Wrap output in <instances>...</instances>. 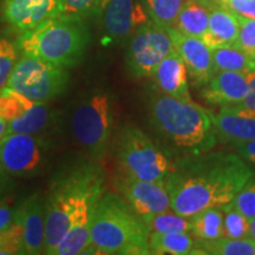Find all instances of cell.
I'll list each match as a JSON object with an SVG mask.
<instances>
[{
  "mask_svg": "<svg viewBox=\"0 0 255 255\" xmlns=\"http://www.w3.org/2000/svg\"><path fill=\"white\" fill-rule=\"evenodd\" d=\"M254 176V169L239 154L208 151L180 159L165 178L164 186L170 196L171 210L189 218L232 202Z\"/></svg>",
  "mask_w": 255,
  "mask_h": 255,
  "instance_id": "cell-1",
  "label": "cell"
},
{
  "mask_svg": "<svg viewBox=\"0 0 255 255\" xmlns=\"http://www.w3.org/2000/svg\"><path fill=\"white\" fill-rule=\"evenodd\" d=\"M150 231L120 194H103L92 218L90 245L83 254L148 255Z\"/></svg>",
  "mask_w": 255,
  "mask_h": 255,
  "instance_id": "cell-2",
  "label": "cell"
},
{
  "mask_svg": "<svg viewBox=\"0 0 255 255\" xmlns=\"http://www.w3.org/2000/svg\"><path fill=\"white\" fill-rule=\"evenodd\" d=\"M150 120L168 142L189 155L212 151L218 143L209 111L193 101L162 94L151 102Z\"/></svg>",
  "mask_w": 255,
  "mask_h": 255,
  "instance_id": "cell-3",
  "label": "cell"
},
{
  "mask_svg": "<svg viewBox=\"0 0 255 255\" xmlns=\"http://www.w3.org/2000/svg\"><path fill=\"white\" fill-rule=\"evenodd\" d=\"M89 41L90 33L83 18L62 14L20 33L17 44L21 55L69 69L81 62Z\"/></svg>",
  "mask_w": 255,
  "mask_h": 255,
  "instance_id": "cell-4",
  "label": "cell"
},
{
  "mask_svg": "<svg viewBox=\"0 0 255 255\" xmlns=\"http://www.w3.org/2000/svg\"><path fill=\"white\" fill-rule=\"evenodd\" d=\"M104 174L100 163L82 162L58 174L51 184L45 199V252L52 255L69 226L76 202L95 178Z\"/></svg>",
  "mask_w": 255,
  "mask_h": 255,
  "instance_id": "cell-5",
  "label": "cell"
},
{
  "mask_svg": "<svg viewBox=\"0 0 255 255\" xmlns=\"http://www.w3.org/2000/svg\"><path fill=\"white\" fill-rule=\"evenodd\" d=\"M114 128L111 92L97 89L88 92L76 105L71 117L73 137L92 157L107 151Z\"/></svg>",
  "mask_w": 255,
  "mask_h": 255,
  "instance_id": "cell-6",
  "label": "cell"
},
{
  "mask_svg": "<svg viewBox=\"0 0 255 255\" xmlns=\"http://www.w3.org/2000/svg\"><path fill=\"white\" fill-rule=\"evenodd\" d=\"M117 157L122 173L138 180L164 184L173 170L168 155L158 148L141 129L127 126L117 142Z\"/></svg>",
  "mask_w": 255,
  "mask_h": 255,
  "instance_id": "cell-7",
  "label": "cell"
},
{
  "mask_svg": "<svg viewBox=\"0 0 255 255\" xmlns=\"http://www.w3.org/2000/svg\"><path fill=\"white\" fill-rule=\"evenodd\" d=\"M68 83V69L20 53L7 88L13 89L37 103H47L63 94Z\"/></svg>",
  "mask_w": 255,
  "mask_h": 255,
  "instance_id": "cell-8",
  "label": "cell"
},
{
  "mask_svg": "<svg viewBox=\"0 0 255 255\" xmlns=\"http://www.w3.org/2000/svg\"><path fill=\"white\" fill-rule=\"evenodd\" d=\"M174 50L168 28L149 20L131 34L127 51L128 68L137 78L152 77L162 60Z\"/></svg>",
  "mask_w": 255,
  "mask_h": 255,
  "instance_id": "cell-9",
  "label": "cell"
},
{
  "mask_svg": "<svg viewBox=\"0 0 255 255\" xmlns=\"http://www.w3.org/2000/svg\"><path fill=\"white\" fill-rule=\"evenodd\" d=\"M105 173L95 178L76 202L65 234L57 245L52 255L83 254L90 245V233L94 213L104 194Z\"/></svg>",
  "mask_w": 255,
  "mask_h": 255,
  "instance_id": "cell-10",
  "label": "cell"
},
{
  "mask_svg": "<svg viewBox=\"0 0 255 255\" xmlns=\"http://www.w3.org/2000/svg\"><path fill=\"white\" fill-rule=\"evenodd\" d=\"M47 152L49 144L38 135L11 133L0 141V159L8 176H37L44 168Z\"/></svg>",
  "mask_w": 255,
  "mask_h": 255,
  "instance_id": "cell-11",
  "label": "cell"
},
{
  "mask_svg": "<svg viewBox=\"0 0 255 255\" xmlns=\"http://www.w3.org/2000/svg\"><path fill=\"white\" fill-rule=\"evenodd\" d=\"M115 187L144 223L156 214L171 210L170 196L164 184L138 180L121 171L115 178Z\"/></svg>",
  "mask_w": 255,
  "mask_h": 255,
  "instance_id": "cell-12",
  "label": "cell"
},
{
  "mask_svg": "<svg viewBox=\"0 0 255 255\" xmlns=\"http://www.w3.org/2000/svg\"><path fill=\"white\" fill-rule=\"evenodd\" d=\"M64 14L63 0H1L0 15L12 30L24 33Z\"/></svg>",
  "mask_w": 255,
  "mask_h": 255,
  "instance_id": "cell-13",
  "label": "cell"
},
{
  "mask_svg": "<svg viewBox=\"0 0 255 255\" xmlns=\"http://www.w3.org/2000/svg\"><path fill=\"white\" fill-rule=\"evenodd\" d=\"M174 49L183 59L194 87L202 88L214 75L212 49L201 38L188 36L176 28H168Z\"/></svg>",
  "mask_w": 255,
  "mask_h": 255,
  "instance_id": "cell-14",
  "label": "cell"
},
{
  "mask_svg": "<svg viewBox=\"0 0 255 255\" xmlns=\"http://www.w3.org/2000/svg\"><path fill=\"white\" fill-rule=\"evenodd\" d=\"M102 14L105 33L113 40L126 39L150 20L141 0H109Z\"/></svg>",
  "mask_w": 255,
  "mask_h": 255,
  "instance_id": "cell-15",
  "label": "cell"
},
{
  "mask_svg": "<svg viewBox=\"0 0 255 255\" xmlns=\"http://www.w3.org/2000/svg\"><path fill=\"white\" fill-rule=\"evenodd\" d=\"M15 218L23 232L24 254L38 255L45 252V200L33 194L18 207Z\"/></svg>",
  "mask_w": 255,
  "mask_h": 255,
  "instance_id": "cell-16",
  "label": "cell"
},
{
  "mask_svg": "<svg viewBox=\"0 0 255 255\" xmlns=\"http://www.w3.org/2000/svg\"><path fill=\"white\" fill-rule=\"evenodd\" d=\"M248 91L247 76L241 72L219 71L202 87V97L220 109H228L244 101Z\"/></svg>",
  "mask_w": 255,
  "mask_h": 255,
  "instance_id": "cell-17",
  "label": "cell"
},
{
  "mask_svg": "<svg viewBox=\"0 0 255 255\" xmlns=\"http://www.w3.org/2000/svg\"><path fill=\"white\" fill-rule=\"evenodd\" d=\"M188 76L186 64L174 50L167 58L162 60L155 70L152 78L163 95L181 101H191Z\"/></svg>",
  "mask_w": 255,
  "mask_h": 255,
  "instance_id": "cell-18",
  "label": "cell"
},
{
  "mask_svg": "<svg viewBox=\"0 0 255 255\" xmlns=\"http://www.w3.org/2000/svg\"><path fill=\"white\" fill-rule=\"evenodd\" d=\"M210 114L218 139L225 143L246 142L255 139V117L244 116L229 110L220 109Z\"/></svg>",
  "mask_w": 255,
  "mask_h": 255,
  "instance_id": "cell-19",
  "label": "cell"
},
{
  "mask_svg": "<svg viewBox=\"0 0 255 255\" xmlns=\"http://www.w3.org/2000/svg\"><path fill=\"white\" fill-rule=\"evenodd\" d=\"M240 23L237 13L223 6L210 8L208 30L202 40L210 49L234 45L238 39Z\"/></svg>",
  "mask_w": 255,
  "mask_h": 255,
  "instance_id": "cell-20",
  "label": "cell"
},
{
  "mask_svg": "<svg viewBox=\"0 0 255 255\" xmlns=\"http://www.w3.org/2000/svg\"><path fill=\"white\" fill-rule=\"evenodd\" d=\"M149 248L150 254L155 255H202L199 240L189 232L150 233Z\"/></svg>",
  "mask_w": 255,
  "mask_h": 255,
  "instance_id": "cell-21",
  "label": "cell"
},
{
  "mask_svg": "<svg viewBox=\"0 0 255 255\" xmlns=\"http://www.w3.org/2000/svg\"><path fill=\"white\" fill-rule=\"evenodd\" d=\"M210 8L201 0H186L174 28L188 36L202 39L208 30Z\"/></svg>",
  "mask_w": 255,
  "mask_h": 255,
  "instance_id": "cell-22",
  "label": "cell"
},
{
  "mask_svg": "<svg viewBox=\"0 0 255 255\" xmlns=\"http://www.w3.org/2000/svg\"><path fill=\"white\" fill-rule=\"evenodd\" d=\"M214 73L219 71H234L246 73L255 70V60L245 51L231 45L212 50Z\"/></svg>",
  "mask_w": 255,
  "mask_h": 255,
  "instance_id": "cell-23",
  "label": "cell"
},
{
  "mask_svg": "<svg viewBox=\"0 0 255 255\" xmlns=\"http://www.w3.org/2000/svg\"><path fill=\"white\" fill-rule=\"evenodd\" d=\"M190 233L199 240H216L225 237L223 234V214L219 207L208 208L189 216Z\"/></svg>",
  "mask_w": 255,
  "mask_h": 255,
  "instance_id": "cell-24",
  "label": "cell"
},
{
  "mask_svg": "<svg viewBox=\"0 0 255 255\" xmlns=\"http://www.w3.org/2000/svg\"><path fill=\"white\" fill-rule=\"evenodd\" d=\"M50 120L51 116L47 104L36 103L19 119L7 123V135L11 133L39 135L49 126Z\"/></svg>",
  "mask_w": 255,
  "mask_h": 255,
  "instance_id": "cell-25",
  "label": "cell"
},
{
  "mask_svg": "<svg viewBox=\"0 0 255 255\" xmlns=\"http://www.w3.org/2000/svg\"><path fill=\"white\" fill-rule=\"evenodd\" d=\"M199 246L201 253L208 255H255V240L251 237L242 239L222 237L210 241L199 240Z\"/></svg>",
  "mask_w": 255,
  "mask_h": 255,
  "instance_id": "cell-26",
  "label": "cell"
},
{
  "mask_svg": "<svg viewBox=\"0 0 255 255\" xmlns=\"http://www.w3.org/2000/svg\"><path fill=\"white\" fill-rule=\"evenodd\" d=\"M150 20L165 28H170L180 14L186 0H141Z\"/></svg>",
  "mask_w": 255,
  "mask_h": 255,
  "instance_id": "cell-27",
  "label": "cell"
},
{
  "mask_svg": "<svg viewBox=\"0 0 255 255\" xmlns=\"http://www.w3.org/2000/svg\"><path fill=\"white\" fill-rule=\"evenodd\" d=\"M36 103L13 89L6 87L0 91V119L6 123L17 120Z\"/></svg>",
  "mask_w": 255,
  "mask_h": 255,
  "instance_id": "cell-28",
  "label": "cell"
},
{
  "mask_svg": "<svg viewBox=\"0 0 255 255\" xmlns=\"http://www.w3.org/2000/svg\"><path fill=\"white\" fill-rule=\"evenodd\" d=\"M145 225L150 233H159V234L181 232L190 233L191 229L190 218L176 214L173 210L154 215L145 222Z\"/></svg>",
  "mask_w": 255,
  "mask_h": 255,
  "instance_id": "cell-29",
  "label": "cell"
},
{
  "mask_svg": "<svg viewBox=\"0 0 255 255\" xmlns=\"http://www.w3.org/2000/svg\"><path fill=\"white\" fill-rule=\"evenodd\" d=\"M20 58L17 41L0 34V91L7 87L12 72Z\"/></svg>",
  "mask_w": 255,
  "mask_h": 255,
  "instance_id": "cell-30",
  "label": "cell"
},
{
  "mask_svg": "<svg viewBox=\"0 0 255 255\" xmlns=\"http://www.w3.org/2000/svg\"><path fill=\"white\" fill-rule=\"evenodd\" d=\"M223 214V234L231 239L250 237L251 220L232 205V202L220 207Z\"/></svg>",
  "mask_w": 255,
  "mask_h": 255,
  "instance_id": "cell-31",
  "label": "cell"
},
{
  "mask_svg": "<svg viewBox=\"0 0 255 255\" xmlns=\"http://www.w3.org/2000/svg\"><path fill=\"white\" fill-rule=\"evenodd\" d=\"M108 1L109 0H63L64 14L77 15L81 18L102 14Z\"/></svg>",
  "mask_w": 255,
  "mask_h": 255,
  "instance_id": "cell-32",
  "label": "cell"
},
{
  "mask_svg": "<svg viewBox=\"0 0 255 255\" xmlns=\"http://www.w3.org/2000/svg\"><path fill=\"white\" fill-rule=\"evenodd\" d=\"M232 205L246 218L255 219V177H252L232 201Z\"/></svg>",
  "mask_w": 255,
  "mask_h": 255,
  "instance_id": "cell-33",
  "label": "cell"
},
{
  "mask_svg": "<svg viewBox=\"0 0 255 255\" xmlns=\"http://www.w3.org/2000/svg\"><path fill=\"white\" fill-rule=\"evenodd\" d=\"M238 17L239 23H240V31H239L238 39L234 46L245 51L255 60V19L242 17L239 14Z\"/></svg>",
  "mask_w": 255,
  "mask_h": 255,
  "instance_id": "cell-34",
  "label": "cell"
},
{
  "mask_svg": "<svg viewBox=\"0 0 255 255\" xmlns=\"http://www.w3.org/2000/svg\"><path fill=\"white\" fill-rule=\"evenodd\" d=\"M247 81H248V91L245 96L244 101L234 107L228 108L232 113L244 115V116L255 117V70L246 73Z\"/></svg>",
  "mask_w": 255,
  "mask_h": 255,
  "instance_id": "cell-35",
  "label": "cell"
},
{
  "mask_svg": "<svg viewBox=\"0 0 255 255\" xmlns=\"http://www.w3.org/2000/svg\"><path fill=\"white\" fill-rule=\"evenodd\" d=\"M222 6L242 17L255 19V0H229Z\"/></svg>",
  "mask_w": 255,
  "mask_h": 255,
  "instance_id": "cell-36",
  "label": "cell"
},
{
  "mask_svg": "<svg viewBox=\"0 0 255 255\" xmlns=\"http://www.w3.org/2000/svg\"><path fill=\"white\" fill-rule=\"evenodd\" d=\"M15 210L6 201V199L0 200V233L6 231L13 225L15 218Z\"/></svg>",
  "mask_w": 255,
  "mask_h": 255,
  "instance_id": "cell-37",
  "label": "cell"
},
{
  "mask_svg": "<svg viewBox=\"0 0 255 255\" xmlns=\"http://www.w3.org/2000/svg\"><path fill=\"white\" fill-rule=\"evenodd\" d=\"M233 146L245 161L251 164H255V139L246 142H235L233 143Z\"/></svg>",
  "mask_w": 255,
  "mask_h": 255,
  "instance_id": "cell-38",
  "label": "cell"
},
{
  "mask_svg": "<svg viewBox=\"0 0 255 255\" xmlns=\"http://www.w3.org/2000/svg\"><path fill=\"white\" fill-rule=\"evenodd\" d=\"M11 178H9V176L7 174L5 175H1L0 176V200L4 199L6 193H7L9 187H11Z\"/></svg>",
  "mask_w": 255,
  "mask_h": 255,
  "instance_id": "cell-39",
  "label": "cell"
},
{
  "mask_svg": "<svg viewBox=\"0 0 255 255\" xmlns=\"http://www.w3.org/2000/svg\"><path fill=\"white\" fill-rule=\"evenodd\" d=\"M7 135V123L0 119V141Z\"/></svg>",
  "mask_w": 255,
  "mask_h": 255,
  "instance_id": "cell-40",
  "label": "cell"
},
{
  "mask_svg": "<svg viewBox=\"0 0 255 255\" xmlns=\"http://www.w3.org/2000/svg\"><path fill=\"white\" fill-rule=\"evenodd\" d=\"M250 237L255 240V219L251 221V231H250Z\"/></svg>",
  "mask_w": 255,
  "mask_h": 255,
  "instance_id": "cell-41",
  "label": "cell"
},
{
  "mask_svg": "<svg viewBox=\"0 0 255 255\" xmlns=\"http://www.w3.org/2000/svg\"><path fill=\"white\" fill-rule=\"evenodd\" d=\"M228 1H229V0H212V2L214 4V6H222Z\"/></svg>",
  "mask_w": 255,
  "mask_h": 255,
  "instance_id": "cell-42",
  "label": "cell"
},
{
  "mask_svg": "<svg viewBox=\"0 0 255 255\" xmlns=\"http://www.w3.org/2000/svg\"><path fill=\"white\" fill-rule=\"evenodd\" d=\"M6 173H5V169H4V167H2V163H1V159H0V176H1V175H5Z\"/></svg>",
  "mask_w": 255,
  "mask_h": 255,
  "instance_id": "cell-43",
  "label": "cell"
}]
</instances>
